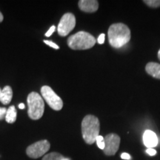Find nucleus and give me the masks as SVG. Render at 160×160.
<instances>
[{
	"label": "nucleus",
	"mask_w": 160,
	"mask_h": 160,
	"mask_svg": "<svg viewBox=\"0 0 160 160\" xmlns=\"http://www.w3.org/2000/svg\"><path fill=\"white\" fill-rule=\"evenodd\" d=\"M109 43L113 48H119L131 40V31L127 25L123 23H116L110 26L108 29Z\"/></svg>",
	"instance_id": "nucleus-1"
},
{
	"label": "nucleus",
	"mask_w": 160,
	"mask_h": 160,
	"mask_svg": "<svg viewBox=\"0 0 160 160\" xmlns=\"http://www.w3.org/2000/svg\"><path fill=\"white\" fill-rule=\"evenodd\" d=\"M99 120L93 115H87L82 122V134L83 139L88 145H92L99 135Z\"/></svg>",
	"instance_id": "nucleus-2"
},
{
	"label": "nucleus",
	"mask_w": 160,
	"mask_h": 160,
	"mask_svg": "<svg viewBox=\"0 0 160 160\" xmlns=\"http://www.w3.org/2000/svg\"><path fill=\"white\" fill-rule=\"evenodd\" d=\"M96 44L93 36L85 31H79L68 39V45L73 50H87L93 48Z\"/></svg>",
	"instance_id": "nucleus-3"
},
{
	"label": "nucleus",
	"mask_w": 160,
	"mask_h": 160,
	"mask_svg": "<svg viewBox=\"0 0 160 160\" xmlns=\"http://www.w3.org/2000/svg\"><path fill=\"white\" fill-rule=\"evenodd\" d=\"M28 105L29 117L31 119L38 120L42 117L45 111V103L44 100L37 92H31L28 96Z\"/></svg>",
	"instance_id": "nucleus-4"
},
{
	"label": "nucleus",
	"mask_w": 160,
	"mask_h": 160,
	"mask_svg": "<svg viewBox=\"0 0 160 160\" xmlns=\"http://www.w3.org/2000/svg\"><path fill=\"white\" fill-rule=\"evenodd\" d=\"M41 93L44 99L54 111H60L63 107V102L51 87L44 85L41 88Z\"/></svg>",
	"instance_id": "nucleus-5"
},
{
	"label": "nucleus",
	"mask_w": 160,
	"mask_h": 160,
	"mask_svg": "<svg viewBox=\"0 0 160 160\" xmlns=\"http://www.w3.org/2000/svg\"><path fill=\"white\" fill-rule=\"evenodd\" d=\"M50 148L51 144L48 140H40L29 145L26 149V153L31 159H38L47 153Z\"/></svg>",
	"instance_id": "nucleus-6"
},
{
	"label": "nucleus",
	"mask_w": 160,
	"mask_h": 160,
	"mask_svg": "<svg viewBox=\"0 0 160 160\" xmlns=\"http://www.w3.org/2000/svg\"><path fill=\"white\" fill-rule=\"evenodd\" d=\"M76 26V17L71 13H67L62 16L57 27L59 36L65 37L73 31Z\"/></svg>",
	"instance_id": "nucleus-7"
},
{
	"label": "nucleus",
	"mask_w": 160,
	"mask_h": 160,
	"mask_svg": "<svg viewBox=\"0 0 160 160\" xmlns=\"http://www.w3.org/2000/svg\"><path fill=\"white\" fill-rule=\"evenodd\" d=\"M105 148L103 151L105 155L113 156L118 151L120 144V137L116 133H109L104 138Z\"/></svg>",
	"instance_id": "nucleus-8"
},
{
	"label": "nucleus",
	"mask_w": 160,
	"mask_h": 160,
	"mask_svg": "<svg viewBox=\"0 0 160 160\" xmlns=\"http://www.w3.org/2000/svg\"><path fill=\"white\" fill-rule=\"evenodd\" d=\"M78 5L81 11L86 13H93L99 8V2L97 0H80Z\"/></svg>",
	"instance_id": "nucleus-9"
},
{
	"label": "nucleus",
	"mask_w": 160,
	"mask_h": 160,
	"mask_svg": "<svg viewBox=\"0 0 160 160\" xmlns=\"http://www.w3.org/2000/svg\"><path fill=\"white\" fill-rule=\"evenodd\" d=\"M143 143L148 148H153L158 145V137L153 131L147 130L144 132Z\"/></svg>",
	"instance_id": "nucleus-10"
},
{
	"label": "nucleus",
	"mask_w": 160,
	"mask_h": 160,
	"mask_svg": "<svg viewBox=\"0 0 160 160\" xmlns=\"http://www.w3.org/2000/svg\"><path fill=\"white\" fill-rule=\"evenodd\" d=\"M146 72L151 77L160 79V64L148 62L145 67Z\"/></svg>",
	"instance_id": "nucleus-11"
},
{
	"label": "nucleus",
	"mask_w": 160,
	"mask_h": 160,
	"mask_svg": "<svg viewBox=\"0 0 160 160\" xmlns=\"http://www.w3.org/2000/svg\"><path fill=\"white\" fill-rule=\"evenodd\" d=\"M12 97H13V91L10 86H5L4 88L2 90L1 97H0V102L3 105H8L11 102Z\"/></svg>",
	"instance_id": "nucleus-12"
},
{
	"label": "nucleus",
	"mask_w": 160,
	"mask_h": 160,
	"mask_svg": "<svg viewBox=\"0 0 160 160\" xmlns=\"http://www.w3.org/2000/svg\"><path fill=\"white\" fill-rule=\"evenodd\" d=\"M17 118V112L16 107L14 105H12L9 107V108L7 110V113L5 116V121L8 123L13 124L14 123Z\"/></svg>",
	"instance_id": "nucleus-13"
},
{
	"label": "nucleus",
	"mask_w": 160,
	"mask_h": 160,
	"mask_svg": "<svg viewBox=\"0 0 160 160\" xmlns=\"http://www.w3.org/2000/svg\"><path fill=\"white\" fill-rule=\"evenodd\" d=\"M42 160H71L69 158L65 157L64 156L60 154L57 152H52V153H47L44 156Z\"/></svg>",
	"instance_id": "nucleus-14"
},
{
	"label": "nucleus",
	"mask_w": 160,
	"mask_h": 160,
	"mask_svg": "<svg viewBox=\"0 0 160 160\" xmlns=\"http://www.w3.org/2000/svg\"><path fill=\"white\" fill-rule=\"evenodd\" d=\"M144 2L153 8L160 7V0H145Z\"/></svg>",
	"instance_id": "nucleus-15"
},
{
	"label": "nucleus",
	"mask_w": 160,
	"mask_h": 160,
	"mask_svg": "<svg viewBox=\"0 0 160 160\" xmlns=\"http://www.w3.org/2000/svg\"><path fill=\"white\" fill-rule=\"evenodd\" d=\"M96 142H97V146L99 147V148L104 150V148H105V140H104V137L99 135L97 137V139H96Z\"/></svg>",
	"instance_id": "nucleus-16"
},
{
	"label": "nucleus",
	"mask_w": 160,
	"mask_h": 160,
	"mask_svg": "<svg viewBox=\"0 0 160 160\" xmlns=\"http://www.w3.org/2000/svg\"><path fill=\"white\" fill-rule=\"evenodd\" d=\"M44 43H45L46 45H48V46H50V47L53 48H54L56 50H58L59 49V46L57 45V44L53 42L52 41H49V40H44Z\"/></svg>",
	"instance_id": "nucleus-17"
},
{
	"label": "nucleus",
	"mask_w": 160,
	"mask_h": 160,
	"mask_svg": "<svg viewBox=\"0 0 160 160\" xmlns=\"http://www.w3.org/2000/svg\"><path fill=\"white\" fill-rule=\"evenodd\" d=\"M7 110L5 108H0V120H2L5 119L6 113H7Z\"/></svg>",
	"instance_id": "nucleus-18"
},
{
	"label": "nucleus",
	"mask_w": 160,
	"mask_h": 160,
	"mask_svg": "<svg viewBox=\"0 0 160 160\" xmlns=\"http://www.w3.org/2000/svg\"><path fill=\"white\" fill-rule=\"evenodd\" d=\"M55 30H56L55 26L54 25H52L51 27L50 28V29L48 30V31H47V33H45V37H51V36L53 33V32L55 31Z\"/></svg>",
	"instance_id": "nucleus-19"
},
{
	"label": "nucleus",
	"mask_w": 160,
	"mask_h": 160,
	"mask_svg": "<svg viewBox=\"0 0 160 160\" xmlns=\"http://www.w3.org/2000/svg\"><path fill=\"white\" fill-rule=\"evenodd\" d=\"M105 35L104 34V33H102V34L99 35V37H98V43L100 44V45H102V44L104 43V42H105Z\"/></svg>",
	"instance_id": "nucleus-20"
},
{
	"label": "nucleus",
	"mask_w": 160,
	"mask_h": 160,
	"mask_svg": "<svg viewBox=\"0 0 160 160\" xmlns=\"http://www.w3.org/2000/svg\"><path fill=\"white\" fill-rule=\"evenodd\" d=\"M146 152H147L148 154H149L150 156H154L157 154V151L153 148H148Z\"/></svg>",
	"instance_id": "nucleus-21"
},
{
	"label": "nucleus",
	"mask_w": 160,
	"mask_h": 160,
	"mask_svg": "<svg viewBox=\"0 0 160 160\" xmlns=\"http://www.w3.org/2000/svg\"><path fill=\"white\" fill-rule=\"evenodd\" d=\"M121 158L123 159H131V156L127 153H122Z\"/></svg>",
	"instance_id": "nucleus-22"
},
{
	"label": "nucleus",
	"mask_w": 160,
	"mask_h": 160,
	"mask_svg": "<svg viewBox=\"0 0 160 160\" xmlns=\"http://www.w3.org/2000/svg\"><path fill=\"white\" fill-rule=\"evenodd\" d=\"M25 108V106L23 103H20L19 105V108H20V109H24Z\"/></svg>",
	"instance_id": "nucleus-23"
},
{
	"label": "nucleus",
	"mask_w": 160,
	"mask_h": 160,
	"mask_svg": "<svg viewBox=\"0 0 160 160\" xmlns=\"http://www.w3.org/2000/svg\"><path fill=\"white\" fill-rule=\"evenodd\" d=\"M3 19H4V17H3L2 13L1 11H0V23L3 21Z\"/></svg>",
	"instance_id": "nucleus-24"
},
{
	"label": "nucleus",
	"mask_w": 160,
	"mask_h": 160,
	"mask_svg": "<svg viewBox=\"0 0 160 160\" xmlns=\"http://www.w3.org/2000/svg\"><path fill=\"white\" fill-rule=\"evenodd\" d=\"M158 58H159V59L160 60V49H159V52H158Z\"/></svg>",
	"instance_id": "nucleus-25"
},
{
	"label": "nucleus",
	"mask_w": 160,
	"mask_h": 160,
	"mask_svg": "<svg viewBox=\"0 0 160 160\" xmlns=\"http://www.w3.org/2000/svg\"><path fill=\"white\" fill-rule=\"evenodd\" d=\"M1 93H2V90L0 88V97H1Z\"/></svg>",
	"instance_id": "nucleus-26"
}]
</instances>
